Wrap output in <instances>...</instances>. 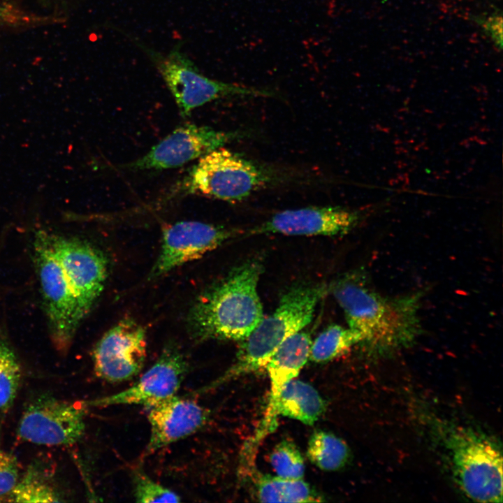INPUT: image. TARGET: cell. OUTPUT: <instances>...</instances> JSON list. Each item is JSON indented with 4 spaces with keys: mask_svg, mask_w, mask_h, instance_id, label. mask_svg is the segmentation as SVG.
<instances>
[{
    "mask_svg": "<svg viewBox=\"0 0 503 503\" xmlns=\"http://www.w3.org/2000/svg\"><path fill=\"white\" fill-rule=\"evenodd\" d=\"M140 45L154 63L171 92L180 114L190 115L195 109L213 100L228 96H270L269 90L213 80L199 71L179 45L164 54Z\"/></svg>",
    "mask_w": 503,
    "mask_h": 503,
    "instance_id": "6",
    "label": "cell"
},
{
    "mask_svg": "<svg viewBox=\"0 0 503 503\" xmlns=\"http://www.w3.org/2000/svg\"><path fill=\"white\" fill-rule=\"evenodd\" d=\"M358 212L342 207L286 210L249 230L248 235L336 236L347 233L359 221Z\"/></svg>",
    "mask_w": 503,
    "mask_h": 503,
    "instance_id": "14",
    "label": "cell"
},
{
    "mask_svg": "<svg viewBox=\"0 0 503 503\" xmlns=\"http://www.w3.org/2000/svg\"><path fill=\"white\" fill-rule=\"evenodd\" d=\"M307 455L312 464L324 471H335L347 462L349 451L340 437L323 430L314 432L310 437Z\"/></svg>",
    "mask_w": 503,
    "mask_h": 503,
    "instance_id": "20",
    "label": "cell"
},
{
    "mask_svg": "<svg viewBox=\"0 0 503 503\" xmlns=\"http://www.w3.org/2000/svg\"><path fill=\"white\" fill-rule=\"evenodd\" d=\"M268 179L251 161L220 147L198 159L181 182L178 190L236 202L261 188Z\"/></svg>",
    "mask_w": 503,
    "mask_h": 503,
    "instance_id": "7",
    "label": "cell"
},
{
    "mask_svg": "<svg viewBox=\"0 0 503 503\" xmlns=\"http://www.w3.org/2000/svg\"><path fill=\"white\" fill-rule=\"evenodd\" d=\"M330 290L343 310L348 327L360 335V344L372 351L385 353L407 347L420 334V293L384 296L358 274L341 277Z\"/></svg>",
    "mask_w": 503,
    "mask_h": 503,
    "instance_id": "1",
    "label": "cell"
},
{
    "mask_svg": "<svg viewBox=\"0 0 503 503\" xmlns=\"http://www.w3.org/2000/svg\"><path fill=\"white\" fill-rule=\"evenodd\" d=\"M22 369L11 347L0 338V413L12 407L20 385Z\"/></svg>",
    "mask_w": 503,
    "mask_h": 503,
    "instance_id": "22",
    "label": "cell"
},
{
    "mask_svg": "<svg viewBox=\"0 0 503 503\" xmlns=\"http://www.w3.org/2000/svg\"><path fill=\"white\" fill-rule=\"evenodd\" d=\"M312 342L308 333L298 331L276 350L265 366L270 379L269 401L256 435L257 442L276 428V405L280 393L288 382L297 377L309 359Z\"/></svg>",
    "mask_w": 503,
    "mask_h": 503,
    "instance_id": "16",
    "label": "cell"
},
{
    "mask_svg": "<svg viewBox=\"0 0 503 503\" xmlns=\"http://www.w3.org/2000/svg\"><path fill=\"white\" fill-rule=\"evenodd\" d=\"M270 462L277 476L302 479L305 462L296 445L287 440L278 443L270 455Z\"/></svg>",
    "mask_w": 503,
    "mask_h": 503,
    "instance_id": "23",
    "label": "cell"
},
{
    "mask_svg": "<svg viewBox=\"0 0 503 503\" xmlns=\"http://www.w3.org/2000/svg\"><path fill=\"white\" fill-rule=\"evenodd\" d=\"M34 261L50 338L57 351L64 354L85 317L45 231L35 235Z\"/></svg>",
    "mask_w": 503,
    "mask_h": 503,
    "instance_id": "5",
    "label": "cell"
},
{
    "mask_svg": "<svg viewBox=\"0 0 503 503\" xmlns=\"http://www.w3.org/2000/svg\"><path fill=\"white\" fill-rule=\"evenodd\" d=\"M133 493L138 502H178L181 497L174 491L150 478L141 469L132 474Z\"/></svg>",
    "mask_w": 503,
    "mask_h": 503,
    "instance_id": "24",
    "label": "cell"
},
{
    "mask_svg": "<svg viewBox=\"0 0 503 503\" xmlns=\"http://www.w3.org/2000/svg\"><path fill=\"white\" fill-rule=\"evenodd\" d=\"M261 262L250 259L232 269L196 299L187 317L196 341H242L263 318L258 293Z\"/></svg>",
    "mask_w": 503,
    "mask_h": 503,
    "instance_id": "2",
    "label": "cell"
},
{
    "mask_svg": "<svg viewBox=\"0 0 503 503\" xmlns=\"http://www.w3.org/2000/svg\"><path fill=\"white\" fill-rule=\"evenodd\" d=\"M325 402L310 384L296 379L288 382L282 390L277 405V416H283L313 425L323 414Z\"/></svg>",
    "mask_w": 503,
    "mask_h": 503,
    "instance_id": "17",
    "label": "cell"
},
{
    "mask_svg": "<svg viewBox=\"0 0 503 503\" xmlns=\"http://www.w3.org/2000/svg\"><path fill=\"white\" fill-rule=\"evenodd\" d=\"M49 237L80 310L85 317L104 288L107 258L102 252L82 240L50 233Z\"/></svg>",
    "mask_w": 503,
    "mask_h": 503,
    "instance_id": "10",
    "label": "cell"
},
{
    "mask_svg": "<svg viewBox=\"0 0 503 503\" xmlns=\"http://www.w3.org/2000/svg\"><path fill=\"white\" fill-rule=\"evenodd\" d=\"M145 328L134 320H121L108 330L92 351L95 374L110 383H119L137 376L146 359Z\"/></svg>",
    "mask_w": 503,
    "mask_h": 503,
    "instance_id": "9",
    "label": "cell"
},
{
    "mask_svg": "<svg viewBox=\"0 0 503 503\" xmlns=\"http://www.w3.org/2000/svg\"><path fill=\"white\" fill-rule=\"evenodd\" d=\"M257 497L263 502H318L321 497L302 479L279 476H261L257 483Z\"/></svg>",
    "mask_w": 503,
    "mask_h": 503,
    "instance_id": "18",
    "label": "cell"
},
{
    "mask_svg": "<svg viewBox=\"0 0 503 503\" xmlns=\"http://www.w3.org/2000/svg\"><path fill=\"white\" fill-rule=\"evenodd\" d=\"M328 289L325 285H298L286 292L275 310L263 318L243 340L233 364L207 391L242 374L264 367L276 350L291 335L302 330L313 317Z\"/></svg>",
    "mask_w": 503,
    "mask_h": 503,
    "instance_id": "3",
    "label": "cell"
},
{
    "mask_svg": "<svg viewBox=\"0 0 503 503\" xmlns=\"http://www.w3.org/2000/svg\"><path fill=\"white\" fill-rule=\"evenodd\" d=\"M20 477V467L16 458L0 449V502H5Z\"/></svg>",
    "mask_w": 503,
    "mask_h": 503,
    "instance_id": "25",
    "label": "cell"
},
{
    "mask_svg": "<svg viewBox=\"0 0 503 503\" xmlns=\"http://www.w3.org/2000/svg\"><path fill=\"white\" fill-rule=\"evenodd\" d=\"M6 502L49 503L65 500L58 489L50 481L48 475L39 467L30 466L24 475L20 477Z\"/></svg>",
    "mask_w": 503,
    "mask_h": 503,
    "instance_id": "19",
    "label": "cell"
},
{
    "mask_svg": "<svg viewBox=\"0 0 503 503\" xmlns=\"http://www.w3.org/2000/svg\"><path fill=\"white\" fill-rule=\"evenodd\" d=\"M231 134L186 124L176 128L147 153L125 167L133 170L175 168L221 147Z\"/></svg>",
    "mask_w": 503,
    "mask_h": 503,
    "instance_id": "13",
    "label": "cell"
},
{
    "mask_svg": "<svg viewBox=\"0 0 503 503\" xmlns=\"http://www.w3.org/2000/svg\"><path fill=\"white\" fill-rule=\"evenodd\" d=\"M360 342V335L349 327L330 325L312 342L309 358L315 363H326Z\"/></svg>",
    "mask_w": 503,
    "mask_h": 503,
    "instance_id": "21",
    "label": "cell"
},
{
    "mask_svg": "<svg viewBox=\"0 0 503 503\" xmlns=\"http://www.w3.org/2000/svg\"><path fill=\"white\" fill-rule=\"evenodd\" d=\"M87 405L43 395L30 402L20 418L17 433L23 441L48 446H71L85 430Z\"/></svg>",
    "mask_w": 503,
    "mask_h": 503,
    "instance_id": "8",
    "label": "cell"
},
{
    "mask_svg": "<svg viewBox=\"0 0 503 503\" xmlns=\"http://www.w3.org/2000/svg\"><path fill=\"white\" fill-rule=\"evenodd\" d=\"M235 233L234 230L221 226L196 221H181L164 226L161 250L150 278L160 277L202 257Z\"/></svg>",
    "mask_w": 503,
    "mask_h": 503,
    "instance_id": "12",
    "label": "cell"
},
{
    "mask_svg": "<svg viewBox=\"0 0 503 503\" xmlns=\"http://www.w3.org/2000/svg\"><path fill=\"white\" fill-rule=\"evenodd\" d=\"M149 408L150 435L145 456L195 433L209 417L196 401L176 395Z\"/></svg>",
    "mask_w": 503,
    "mask_h": 503,
    "instance_id": "15",
    "label": "cell"
},
{
    "mask_svg": "<svg viewBox=\"0 0 503 503\" xmlns=\"http://www.w3.org/2000/svg\"><path fill=\"white\" fill-rule=\"evenodd\" d=\"M187 371L188 363L184 354L177 347L168 346L131 387L85 403L87 407L134 404L149 408L175 395Z\"/></svg>",
    "mask_w": 503,
    "mask_h": 503,
    "instance_id": "11",
    "label": "cell"
},
{
    "mask_svg": "<svg viewBox=\"0 0 503 503\" xmlns=\"http://www.w3.org/2000/svg\"><path fill=\"white\" fill-rule=\"evenodd\" d=\"M447 446L465 495L479 502H502V456L497 444L470 428L458 427L449 435Z\"/></svg>",
    "mask_w": 503,
    "mask_h": 503,
    "instance_id": "4",
    "label": "cell"
}]
</instances>
